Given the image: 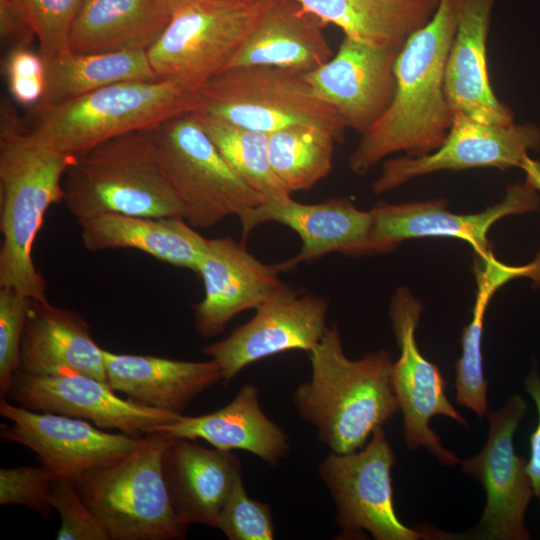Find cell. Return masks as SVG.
Instances as JSON below:
<instances>
[{"label": "cell", "instance_id": "obj_1", "mask_svg": "<svg viewBox=\"0 0 540 540\" xmlns=\"http://www.w3.org/2000/svg\"><path fill=\"white\" fill-rule=\"evenodd\" d=\"M456 10V0H439L430 20L402 46L394 65L393 100L351 153L348 165L353 173L365 175L397 152L425 155L445 140L454 115L444 81Z\"/></svg>", "mask_w": 540, "mask_h": 540}, {"label": "cell", "instance_id": "obj_2", "mask_svg": "<svg viewBox=\"0 0 540 540\" xmlns=\"http://www.w3.org/2000/svg\"><path fill=\"white\" fill-rule=\"evenodd\" d=\"M76 156L34 141L6 96L0 101V288L47 302L32 246L47 209L64 200L62 179Z\"/></svg>", "mask_w": 540, "mask_h": 540}, {"label": "cell", "instance_id": "obj_3", "mask_svg": "<svg viewBox=\"0 0 540 540\" xmlns=\"http://www.w3.org/2000/svg\"><path fill=\"white\" fill-rule=\"evenodd\" d=\"M308 355L311 377L292 396L299 417L332 452L361 449L400 410L392 385V355L381 349L348 358L336 324L327 327Z\"/></svg>", "mask_w": 540, "mask_h": 540}, {"label": "cell", "instance_id": "obj_4", "mask_svg": "<svg viewBox=\"0 0 540 540\" xmlns=\"http://www.w3.org/2000/svg\"><path fill=\"white\" fill-rule=\"evenodd\" d=\"M152 130L117 136L76 156L64 175L63 202L77 221L103 213L183 218Z\"/></svg>", "mask_w": 540, "mask_h": 540}, {"label": "cell", "instance_id": "obj_5", "mask_svg": "<svg viewBox=\"0 0 540 540\" xmlns=\"http://www.w3.org/2000/svg\"><path fill=\"white\" fill-rule=\"evenodd\" d=\"M197 88L169 79L111 84L69 101L36 108V142L78 156L117 136L152 130L193 110Z\"/></svg>", "mask_w": 540, "mask_h": 540}, {"label": "cell", "instance_id": "obj_6", "mask_svg": "<svg viewBox=\"0 0 540 540\" xmlns=\"http://www.w3.org/2000/svg\"><path fill=\"white\" fill-rule=\"evenodd\" d=\"M171 436L154 431L111 465L83 472L78 491L106 529L110 540H180L187 526L175 517L161 471Z\"/></svg>", "mask_w": 540, "mask_h": 540}, {"label": "cell", "instance_id": "obj_7", "mask_svg": "<svg viewBox=\"0 0 540 540\" xmlns=\"http://www.w3.org/2000/svg\"><path fill=\"white\" fill-rule=\"evenodd\" d=\"M207 117L263 133L312 125L338 142L347 128L339 114L318 98L302 73L275 66L228 68L202 84L193 110Z\"/></svg>", "mask_w": 540, "mask_h": 540}, {"label": "cell", "instance_id": "obj_8", "mask_svg": "<svg viewBox=\"0 0 540 540\" xmlns=\"http://www.w3.org/2000/svg\"><path fill=\"white\" fill-rule=\"evenodd\" d=\"M152 132L183 219L192 227L239 218L265 200L229 166L193 112L178 114Z\"/></svg>", "mask_w": 540, "mask_h": 540}, {"label": "cell", "instance_id": "obj_9", "mask_svg": "<svg viewBox=\"0 0 540 540\" xmlns=\"http://www.w3.org/2000/svg\"><path fill=\"white\" fill-rule=\"evenodd\" d=\"M259 0H202L172 13L146 51L159 79L199 88L224 71L252 30Z\"/></svg>", "mask_w": 540, "mask_h": 540}, {"label": "cell", "instance_id": "obj_10", "mask_svg": "<svg viewBox=\"0 0 540 540\" xmlns=\"http://www.w3.org/2000/svg\"><path fill=\"white\" fill-rule=\"evenodd\" d=\"M395 454L383 427L350 453L332 452L318 473L336 507L337 539H363L368 531L376 540H417L421 531L398 518L393 502L391 471Z\"/></svg>", "mask_w": 540, "mask_h": 540}, {"label": "cell", "instance_id": "obj_11", "mask_svg": "<svg viewBox=\"0 0 540 540\" xmlns=\"http://www.w3.org/2000/svg\"><path fill=\"white\" fill-rule=\"evenodd\" d=\"M527 411L518 394L508 397L497 411H488V437L473 457L461 461L464 473L478 480L486 492V505L476 527L464 539L528 540L525 513L534 495L527 461L515 454L514 434Z\"/></svg>", "mask_w": 540, "mask_h": 540}, {"label": "cell", "instance_id": "obj_12", "mask_svg": "<svg viewBox=\"0 0 540 540\" xmlns=\"http://www.w3.org/2000/svg\"><path fill=\"white\" fill-rule=\"evenodd\" d=\"M423 312L422 302L407 286L396 288L391 296L389 316L400 349L392 365V385L403 414L404 441L409 450L425 448L442 465L453 466L461 460L444 448L430 427L435 416H446L468 426L445 394L446 382L440 368L427 360L416 342V328Z\"/></svg>", "mask_w": 540, "mask_h": 540}, {"label": "cell", "instance_id": "obj_13", "mask_svg": "<svg viewBox=\"0 0 540 540\" xmlns=\"http://www.w3.org/2000/svg\"><path fill=\"white\" fill-rule=\"evenodd\" d=\"M539 149L540 127L534 123L494 125L455 112L447 136L437 149L421 156L386 160L372 189L375 194H383L444 170L520 168L528 152Z\"/></svg>", "mask_w": 540, "mask_h": 540}, {"label": "cell", "instance_id": "obj_14", "mask_svg": "<svg viewBox=\"0 0 540 540\" xmlns=\"http://www.w3.org/2000/svg\"><path fill=\"white\" fill-rule=\"evenodd\" d=\"M327 302L283 285L256 308L255 315L229 336L202 348L229 383L252 363L291 350L309 353L326 329Z\"/></svg>", "mask_w": 540, "mask_h": 540}, {"label": "cell", "instance_id": "obj_15", "mask_svg": "<svg viewBox=\"0 0 540 540\" xmlns=\"http://www.w3.org/2000/svg\"><path fill=\"white\" fill-rule=\"evenodd\" d=\"M537 192L527 181L513 184L500 202L470 214L449 211L444 198L401 204L377 202L370 209L371 254L391 252L410 239L452 238L469 243L474 255L488 256L493 254L488 238L490 228L504 217L536 210Z\"/></svg>", "mask_w": 540, "mask_h": 540}, {"label": "cell", "instance_id": "obj_16", "mask_svg": "<svg viewBox=\"0 0 540 540\" xmlns=\"http://www.w3.org/2000/svg\"><path fill=\"white\" fill-rule=\"evenodd\" d=\"M7 396L32 411L89 420L99 428L115 429L136 438L182 415L122 399L109 384L76 371L49 375L17 372Z\"/></svg>", "mask_w": 540, "mask_h": 540}, {"label": "cell", "instance_id": "obj_17", "mask_svg": "<svg viewBox=\"0 0 540 540\" xmlns=\"http://www.w3.org/2000/svg\"><path fill=\"white\" fill-rule=\"evenodd\" d=\"M2 439L32 450L41 465L59 478L75 479L85 471L111 465L127 456L139 438L105 432L87 420L32 411L1 398Z\"/></svg>", "mask_w": 540, "mask_h": 540}, {"label": "cell", "instance_id": "obj_18", "mask_svg": "<svg viewBox=\"0 0 540 540\" xmlns=\"http://www.w3.org/2000/svg\"><path fill=\"white\" fill-rule=\"evenodd\" d=\"M401 48L345 36L330 60L303 75L315 95L362 135L393 100Z\"/></svg>", "mask_w": 540, "mask_h": 540}, {"label": "cell", "instance_id": "obj_19", "mask_svg": "<svg viewBox=\"0 0 540 540\" xmlns=\"http://www.w3.org/2000/svg\"><path fill=\"white\" fill-rule=\"evenodd\" d=\"M239 220L243 240L255 227L267 222L285 225L298 234L302 247L294 257L278 263L281 272L330 253L371 254V212L358 209L347 198H330L316 204L300 203L291 196L265 199Z\"/></svg>", "mask_w": 540, "mask_h": 540}, {"label": "cell", "instance_id": "obj_20", "mask_svg": "<svg viewBox=\"0 0 540 540\" xmlns=\"http://www.w3.org/2000/svg\"><path fill=\"white\" fill-rule=\"evenodd\" d=\"M197 273L203 299L194 305V328L202 337H214L239 313L256 309L284 284L276 264L253 256L232 237L208 239Z\"/></svg>", "mask_w": 540, "mask_h": 540}, {"label": "cell", "instance_id": "obj_21", "mask_svg": "<svg viewBox=\"0 0 540 540\" xmlns=\"http://www.w3.org/2000/svg\"><path fill=\"white\" fill-rule=\"evenodd\" d=\"M168 499L183 525L217 527L242 463L232 451L206 448L195 440L171 437L161 457Z\"/></svg>", "mask_w": 540, "mask_h": 540}, {"label": "cell", "instance_id": "obj_22", "mask_svg": "<svg viewBox=\"0 0 540 540\" xmlns=\"http://www.w3.org/2000/svg\"><path fill=\"white\" fill-rule=\"evenodd\" d=\"M495 0H456V30L445 67V94L453 111L494 125L514 123L495 95L487 66V38Z\"/></svg>", "mask_w": 540, "mask_h": 540}, {"label": "cell", "instance_id": "obj_23", "mask_svg": "<svg viewBox=\"0 0 540 540\" xmlns=\"http://www.w3.org/2000/svg\"><path fill=\"white\" fill-rule=\"evenodd\" d=\"M325 25L296 0H259L257 20L226 69L261 65L311 72L334 55Z\"/></svg>", "mask_w": 540, "mask_h": 540}, {"label": "cell", "instance_id": "obj_24", "mask_svg": "<svg viewBox=\"0 0 540 540\" xmlns=\"http://www.w3.org/2000/svg\"><path fill=\"white\" fill-rule=\"evenodd\" d=\"M107 381L127 399L153 409L182 414L189 404L222 380L214 359L184 361L103 349Z\"/></svg>", "mask_w": 540, "mask_h": 540}, {"label": "cell", "instance_id": "obj_25", "mask_svg": "<svg viewBox=\"0 0 540 540\" xmlns=\"http://www.w3.org/2000/svg\"><path fill=\"white\" fill-rule=\"evenodd\" d=\"M76 371L108 384L103 349L77 311L34 301L21 343L18 372L49 375Z\"/></svg>", "mask_w": 540, "mask_h": 540}, {"label": "cell", "instance_id": "obj_26", "mask_svg": "<svg viewBox=\"0 0 540 540\" xmlns=\"http://www.w3.org/2000/svg\"><path fill=\"white\" fill-rule=\"evenodd\" d=\"M154 431L174 438L202 439L220 450H243L269 466L279 465L291 448L285 431L262 410L259 390L253 383L244 384L227 405L214 412L181 415Z\"/></svg>", "mask_w": 540, "mask_h": 540}, {"label": "cell", "instance_id": "obj_27", "mask_svg": "<svg viewBox=\"0 0 540 540\" xmlns=\"http://www.w3.org/2000/svg\"><path fill=\"white\" fill-rule=\"evenodd\" d=\"M78 223L89 251L136 249L196 273L208 245V239L180 217L103 213Z\"/></svg>", "mask_w": 540, "mask_h": 540}, {"label": "cell", "instance_id": "obj_28", "mask_svg": "<svg viewBox=\"0 0 540 540\" xmlns=\"http://www.w3.org/2000/svg\"><path fill=\"white\" fill-rule=\"evenodd\" d=\"M171 16L162 0H84L71 30L70 52L147 51Z\"/></svg>", "mask_w": 540, "mask_h": 540}, {"label": "cell", "instance_id": "obj_29", "mask_svg": "<svg viewBox=\"0 0 540 540\" xmlns=\"http://www.w3.org/2000/svg\"><path fill=\"white\" fill-rule=\"evenodd\" d=\"M345 36L402 47L435 13L439 0H296Z\"/></svg>", "mask_w": 540, "mask_h": 540}, {"label": "cell", "instance_id": "obj_30", "mask_svg": "<svg viewBox=\"0 0 540 540\" xmlns=\"http://www.w3.org/2000/svg\"><path fill=\"white\" fill-rule=\"evenodd\" d=\"M45 65V92L34 108L60 104L118 82L158 79L145 50L68 53Z\"/></svg>", "mask_w": 540, "mask_h": 540}, {"label": "cell", "instance_id": "obj_31", "mask_svg": "<svg viewBox=\"0 0 540 540\" xmlns=\"http://www.w3.org/2000/svg\"><path fill=\"white\" fill-rule=\"evenodd\" d=\"M337 142L323 128L289 126L268 134L269 159L290 193L308 190L331 172Z\"/></svg>", "mask_w": 540, "mask_h": 540}, {"label": "cell", "instance_id": "obj_32", "mask_svg": "<svg viewBox=\"0 0 540 540\" xmlns=\"http://www.w3.org/2000/svg\"><path fill=\"white\" fill-rule=\"evenodd\" d=\"M195 116L234 172L265 199L291 196L272 168L267 133Z\"/></svg>", "mask_w": 540, "mask_h": 540}, {"label": "cell", "instance_id": "obj_33", "mask_svg": "<svg viewBox=\"0 0 540 540\" xmlns=\"http://www.w3.org/2000/svg\"><path fill=\"white\" fill-rule=\"evenodd\" d=\"M477 293L470 323L461 336L462 353L455 364L456 401L475 412L481 419L488 412V382L483 372L482 335L486 310L495 292L503 283L493 272H474Z\"/></svg>", "mask_w": 540, "mask_h": 540}, {"label": "cell", "instance_id": "obj_34", "mask_svg": "<svg viewBox=\"0 0 540 540\" xmlns=\"http://www.w3.org/2000/svg\"><path fill=\"white\" fill-rule=\"evenodd\" d=\"M84 0H14L39 41L44 61L70 52L73 24Z\"/></svg>", "mask_w": 540, "mask_h": 540}, {"label": "cell", "instance_id": "obj_35", "mask_svg": "<svg viewBox=\"0 0 540 540\" xmlns=\"http://www.w3.org/2000/svg\"><path fill=\"white\" fill-rule=\"evenodd\" d=\"M216 528L229 540H272L275 536L270 505L252 499L242 478L226 501Z\"/></svg>", "mask_w": 540, "mask_h": 540}, {"label": "cell", "instance_id": "obj_36", "mask_svg": "<svg viewBox=\"0 0 540 540\" xmlns=\"http://www.w3.org/2000/svg\"><path fill=\"white\" fill-rule=\"evenodd\" d=\"M33 300L17 291L0 288V392L6 398L20 365L21 343Z\"/></svg>", "mask_w": 540, "mask_h": 540}, {"label": "cell", "instance_id": "obj_37", "mask_svg": "<svg viewBox=\"0 0 540 540\" xmlns=\"http://www.w3.org/2000/svg\"><path fill=\"white\" fill-rule=\"evenodd\" d=\"M50 502L61 520L57 540H110L104 526L82 499L74 479H55Z\"/></svg>", "mask_w": 540, "mask_h": 540}, {"label": "cell", "instance_id": "obj_38", "mask_svg": "<svg viewBox=\"0 0 540 540\" xmlns=\"http://www.w3.org/2000/svg\"><path fill=\"white\" fill-rule=\"evenodd\" d=\"M57 478L43 465L1 468L0 505H21L50 518L54 510L50 490Z\"/></svg>", "mask_w": 540, "mask_h": 540}, {"label": "cell", "instance_id": "obj_39", "mask_svg": "<svg viewBox=\"0 0 540 540\" xmlns=\"http://www.w3.org/2000/svg\"><path fill=\"white\" fill-rule=\"evenodd\" d=\"M4 68L13 99L24 106L37 105L45 92L46 65L42 56L26 47L11 49Z\"/></svg>", "mask_w": 540, "mask_h": 540}, {"label": "cell", "instance_id": "obj_40", "mask_svg": "<svg viewBox=\"0 0 540 540\" xmlns=\"http://www.w3.org/2000/svg\"><path fill=\"white\" fill-rule=\"evenodd\" d=\"M0 33L10 50L28 48L35 36L14 0H0Z\"/></svg>", "mask_w": 540, "mask_h": 540}, {"label": "cell", "instance_id": "obj_41", "mask_svg": "<svg viewBox=\"0 0 540 540\" xmlns=\"http://www.w3.org/2000/svg\"><path fill=\"white\" fill-rule=\"evenodd\" d=\"M525 389L538 411V424L530 435V458L527 461V472L531 479L533 493L540 500V376L536 367L525 378Z\"/></svg>", "mask_w": 540, "mask_h": 540}, {"label": "cell", "instance_id": "obj_42", "mask_svg": "<svg viewBox=\"0 0 540 540\" xmlns=\"http://www.w3.org/2000/svg\"><path fill=\"white\" fill-rule=\"evenodd\" d=\"M526 175V180L538 192H540V160L527 156L520 167Z\"/></svg>", "mask_w": 540, "mask_h": 540}, {"label": "cell", "instance_id": "obj_43", "mask_svg": "<svg viewBox=\"0 0 540 540\" xmlns=\"http://www.w3.org/2000/svg\"><path fill=\"white\" fill-rule=\"evenodd\" d=\"M162 1L166 4V6L171 11V13H173L174 11H176L177 9L183 6H186L194 2L202 1V0H162ZM245 1H253V0H245Z\"/></svg>", "mask_w": 540, "mask_h": 540}]
</instances>
